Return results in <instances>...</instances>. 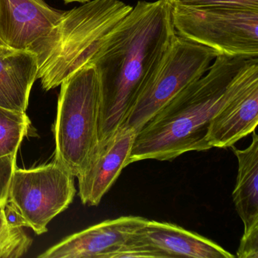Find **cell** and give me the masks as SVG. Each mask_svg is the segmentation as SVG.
<instances>
[{
    "instance_id": "1",
    "label": "cell",
    "mask_w": 258,
    "mask_h": 258,
    "mask_svg": "<svg viewBox=\"0 0 258 258\" xmlns=\"http://www.w3.org/2000/svg\"><path fill=\"white\" fill-rule=\"evenodd\" d=\"M176 34L171 6L157 0L139 1L104 37L90 64L96 68L100 87L99 143L123 126Z\"/></svg>"
},
{
    "instance_id": "2",
    "label": "cell",
    "mask_w": 258,
    "mask_h": 258,
    "mask_svg": "<svg viewBox=\"0 0 258 258\" xmlns=\"http://www.w3.org/2000/svg\"><path fill=\"white\" fill-rule=\"evenodd\" d=\"M258 81V58L218 55L208 72L179 92L137 134L126 164L171 161L209 150L210 123L229 101Z\"/></svg>"
},
{
    "instance_id": "3",
    "label": "cell",
    "mask_w": 258,
    "mask_h": 258,
    "mask_svg": "<svg viewBox=\"0 0 258 258\" xmlns=\"http://www.w3.org/2000/svg\"><path fill=\"white\" fill-rule=\"evenodd\" d=\"M132 9L120 0H90L64 12L50 32L29 49L37 55L43 90L59 87L89 66L105 35Z\"/></svg>"
},
{
    "instance_id": "4",
    "label": "cell",
    "mask_w": 258,
    "mask_h": 258,
    "mask_svg": "<svg viewBox=\"0 0 258 258\" xmlns=\"http://www.w3.org/2000/svg\"><path fill=\"white\" fill-rule=\"evenodd\" d=\"M60 86L53 128L55 161L77 177L99 143L100 87L96 68H82Z\"/></svg>"
},
{
    "instance_id": "5",
    "label": "cell",
    "mask_w": 258,
    "mask_h": 258,
    "mask_svg": "<svg viewBox=\"0 0 258 258\" xmlns=\"http://www.w3.org/2000/svg\"><path fill=\"white\" fill-rule=\"evenodd\" d=\"M176 35L219 55L258 57V10L237 6H171Z\"/></svg>"
},
{
    "instance_id": "6",
    "label": "cell",
    "mask_w": 258,
    "mask_h": 258,
    "mask_svg": "<svg viewBox=\"0 0 258 258\" xmlns=\"http://www.w3.org/2000/svg\"><path fill=\"white\" fill-rule=\"evenodd\" d=\"M216 51L175 35L145 83L123 126L138 133L184 88L202 78Z\"/></svg>"
},
{
    "instance_id": "7",
    "label": "cell",
    "mask_w": 258,
    "mask_h": 258,
    "mask_svg": "<svg viewBox=\"0 0 258 258\" xmlns=\"http://www.w3.org/2000/svg\"><path fill=\"white\" fill-rule=\"evenodd\" d=\"M74 176L59 163L14 170L7 202L37 235L47 232L49 222L67 209L75 197Z\"/></svg>"
},
{
    "instance_id": "8",
    "label": "cell",
    "mask_w": 258,
    "mask_h": 258,
    "mask_svg": "<svg viewBox=\"0 0 258 258\" xmlns=\"http://www.w3.org/2000/svg\"><path fill=\"white\" fill-rule=\"evenodd\" d=\"M147 219L126 216L73 234L39 255L40 258H112Z\"/></svg>"
},
{
    "instance_id": "9",
    "label": "cell",
    "mask_w": 258,
    "mask_h": 258,
    "mask_svg": "<svg viewBox=\"0 0 258 258\" xmlns=\"http://www.w3.org/2000/svg\"><path fill=\"white\" fill-rule=\"evenodd\" d=\"M136 134L135 131L123 126L111 138L98 143L87 167L77 176L83 204L97 206L100 203L126 167Z\"/></svg>"
},
{
    "instance_id": "10",
    "label": "cell",
    "mask_w": 258,
    "mask_h": 258,
    "mask_svg": "<svg viewBox=\"0 0 258 258\" xmlns=\"http://www.w3.org/2000/svg\"><path fill=\"white\" fill-rule=\"evenodd\" d=\"M44 0H0V38L12 49L29 50L62 16Z\"/></svg>"
},
{
    "instance_id": "11",
    "label": "cell",
    "mask_w": 258,
    "mask_h": 258,
    "mask_svg": "<svg viewBox=\"0 0 258 258\" xmlns=\"http://www.w3.org/2000/svg\"><path fill=\"white\" fill-rule=\"evenodd\" d=\"M133 239L155 257H235L211 240L165 222L146 220Z\"/></svg>"
},
{
    "instance_id": "12",
    "label": "cell",
    "mask_w": 258,
    "mask_h": 258,
    "mask_svg": "<svg viewBox=\"0 0 258 258\" xmlns=\"http://www.w3.org/2000/svg\"><path fill=\"white\" fill-rule=\"evenodd\" d=\"M258 123V81L222 108L210 123L206 140L210 147L229 148L247 137Z\"/></svg>"
},
{
    "instance_id": "13",
    "label": "cell",
    "mask_w": 258,
    "mask_h": 258,
    "mask_svg": "<svg viewBox=\"0 0 258 258\" xmlns=\"http://www.w3.org/2000/svg\"><path fill=\"white\" fill-rule=\"evenodd\" d=\"M37 75L38 62L34 52L0 46V107L26 112Z\"/></svg>"
},
{
    "instance_id": "14",
    "label": "cell",
    "mask_w": 258,
    "mask_h": 258,
    "mask_svg": "<svg viewBox=\"0 0 258 258\" xmlns=\"http://www.w3.org/2000/svg\"><path fill=\"white\" fill-rule=\"evenodd\" d=\"M252 133L248 147L238 149L231 146L238 164L232 198L244 224V234L258 229V136L255 131Z\"/></svg>"
},
{
    "instance_id": "15",
    "label": "cell",
    "mask_w": 258,
    "mask_h": 258,
    "mask_svg": "<svg viewBox=\"0 0 258 258\" xmlns=\"http://www.w3.org/2000/svg\"><path fill=\"white\" fill-rule=\"evenodd\" d=\"M26 112H18L0 107V157L17 154L29 131Z\"/></svg>"
},
{
    "instance_id": "16",
    "label": "cell",
    "mask_w": 258,
    "mask_h": 258,
    "mask_svg": "<svg viewBox=\"0 0 258 258\" xmlns=\"http://www.w3.org/2000/svg\"><path fill=\"white\" fill-rule=\"evenodd\" d=\"M6 204L0 205V258L21 257L29 250L32 239L22 228L9 226L4 214Z\"/></svg>"
},
{
    "instance_id": "17",
    "label": "cell",
    "mask_w": 258,
    "mask_h": 258,
    "mask_svg": "<svg viewBox=\"0 0 258 258\" xmlns=\"http://www.w3.org/2000/svg\"><path fill=\"white\" fill-rule=\"evenodd\" d=\"M17 154L0 157V205L7 202L9 188L16 168Z\"/></svg>"
},
{
    "instance_id": "18",
    "label": "cell",
    "mask_w": 258,
    "mask_h": 258,
    "mask_svg": "<svg viewBox=\"0 0 258 258\" xmlns=\"http://www.w3.org/2000/svg\"><path fill=\"white\" fill-rule=\"evenodd\" d=\"M170 6L207 7V6H237L257 9L258 0H167Z\"/></svg>"
},
{
    "instance_id": "19",
    "label": "cell",
    "mask_w": 258,
    "mask_h": 258,
    "mask_svg": "<svg viewBox=\"0 0 258 258\" xmlns=\"http://www.w3.org/2000/svg\"><path fill=\"white\" fill-rule=\"evenodd\" d=\"M239 258H258V229L243 234L237 250Z\"/></svg>"
},
{
    "instance_id": "20",
    "label": "cell",
    "mask_w": 258,
    "mask_h": 258,
    "mask_svg": "<svg viewBox=\"0 0 258 258\" xmlns=\"http://www.w3.org/2000/svg\"><path fill=\"white\" fill-rule=\"evenodd\" d=\"M4 214H5L7 223L11 227L22 228L26 226L25 220H23L22 216L8 202H7L4 206Z\"/></svg>"
},
{
    "instance_id": "21",
    "label": "cell",
    "mask_w": 258,
    "mask_h": 258,
    "mask_svg": "<svg viewBox=\"0 0 258 258\" xmlns=\"http://www.w3.org/2000/svg\"><path fill=\"white\" fill-rule=\"evenodd\" d=\"M66 4H71V3H84L88 2L90 0H63Z\"/></svg>"
},
{
    "instance_id": "22",
    "label": "cell",
    "mask_w": 258,
    "mask_h": 258,
    "mask_svg": "<svg viewBox=\"0 0 258 258\" xmlns=\"http://www.w3.org/2000/svg\"><path fill=\"white\" fill-rule=\"evenodd\" d=\"M0 46H7L1 38H0Z\"/></svg>"
}]
</instances>
